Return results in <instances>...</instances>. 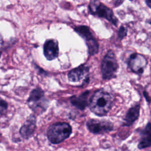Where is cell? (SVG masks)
<instances>
[{"mask_svg": "<svg viewBox=\"0 0 151 151\" xmlns=\"http://www.w3.org/2000/svg\"><path fill=\"white\" fill-rule=\"evenodd\" d=\"M3 44H4L3 38H2V37L1 36V35L0 34V57H1V55L2 54V48H3Z\"/></svg>", "mask_w": 151, "mask_h": 151, "instance_id": "obj_17", "label": "cell"}, {"mask_svg": "<svg viewBox=\"0 0 151 151\" xmlns=\"http://www.w3.org/2000/svg\"><path fill=\"white\" fill-rule=\"evenodd\" d=\"M146 3L147 5V6L151 8V1H146Z\"/></svg>", "mask_w": 151, "mask_h": 151, "instance_id": "obj_18", "label": "cell"}, {"mask_svg": "<svg viewBox=\"0 0 151 151\" xmlns=\"http://www.w3.org/2000/svg\"><path fill=\"white\" fill-rule=\"evenodd\" d=\"M149 23H150V25H151V21H150V22H149Z\"/></svg>", "mask_w": 151, "mask_h": 151, "instance_id": "obj_19", "label": "cell"}, {"mask_svg": "<svg viewBox=\"0 0 151 151\" xmlns=\"http://www.w3.org/2000/svg\"><path fill=\"white\" fill-rule=\"evenodd\" d=\"M147 64L145 56L138 53L132 54L129 58L128 65L130 69L134 73L141 74Z\"/></svg>", "mask_w": 151, "mask_h": 151, "instance_id": "obj_8", "label": "cell"}, {"mask_svg": "<svg viewBox=\"0 0 151 151\" xmlns=\"http://www.w3.org/2000/svg\"><path fill=\"white\" fill-rule=\"evenodd\" d=\"M71 133V126L65 122L55 123L50 126L47 130L48 140L54 145L63 142L68 138Z\"/></svg>", "mask_w": 151, "mask_h": 151, "instance_id": "obj_2", "label": "cell"}, {"mask_svg": "<svg viewBox=\"0 0 151 151\" xmlns=\"http://www.w3.org/2000/svg\"><path fill=\"white\" fill-rule=\"evenodd\" d=\"M113 104L111 96L103 90L96 91L89 102L90 110L99 116H103L110 110Z\"/></svg>", "mask_w": 151, "mask_h": 151, "instance_id": "obj_1", "label": "cell"}, {"mask_svg": "<svg viewBox=\"0 0 151 151\" xmlns=\"http://www.w3.org/2000/svg\"><path fill=\"white\" fill-rule=\"evenodd\" d=\"M140 107V104H137L129 109L124 119L123 126H132L134 123V122L137 120L139 116Z\"/></svg>", "mask_w": 151, "mask_h": 151, "instance_id": "obj_13", "label": "cell"}, {"mask_svg": "<svg viewBox=\"0 0 151 151\" xmlns=\"http://www.w3.org/2000/svg\"><path fill=\"white\" fill-rule=\"evenodd\" d=\"M8 103L0 97V114H4L8 109Z\"/></svg>", "mask_w": 151, "mask_h": 151, "instance_id": "obj_15", "label": "cell"}, {"mask_svg": "<svg viewBox=\"0 0 151 151\" xmlns=\"http://www.w3.org/2000/svg\"><path fill=\"white\" fill-rule=\"evenodd\" d=\"M90 13L100 18H104L111 22L113 25H117L118 20L114 15L113 11L99 1H91L88 5Z\"/></svg>", "mask_w": 151, "mask_h": 151, "instance_id": "obj_5", "label": "cell"}, {"mask_svg": "<svg viewBox=\"0 0 151 151\" xmlns=\"http://www.w3.org/2000/svg\"><path fill=\"white\" fill-rule=\"evenodd\" d=\"M74 30L85 40L89 54L93 55L97 54L99 51V44L93 37L89 27L86 25H80L76 27Z\"/></svg>", "mask_w": 151, "mask_h": 151, "instance_id": "obj_6", "label": "cell"}, {"mask_svg": "<svg viewBox=\"0 0 151 151\" xmlns=\"http://www.w3.org/2000/svg\"><path fill=\"white\" fill-rule=\"evenodd\" d=\"M28 107L35 113L40 114L45 111L48 106L44 91L40 87L33 89L27 100Z\"/></svg>", "mask_w": 151, "mask_h": 151, "instance_id": "obj_3", "label": "cell"}, {"mask_svg": "<svg viewBox=\"0 0 151 151\" xmlns=\"http://www.w3.org/2000/svg\"><path fill=\"white\" fill-rule=\"evenodd\" d=\"M90 91H87L80 96H73L70 98L71 104L80 110H84L88 104V97Z\"/></svg>", "mask_w": 151, "mask_h": 151, "instance_id": "obj_14", "label": "cell"}, {"mask_svg": "<svg viewBox=\"0 0 151 151\" xmlns=\"http://www.w3.org/2000/svg\"><path fill=\"white\" fill-rule=\"evenodd\" d=\"M37 119L34 114H30L24 123L19 130V134L24 139H29L32 137L36 129Z\"/></svg>", "mask_w": 151, "mask_h": 151, "instance_id": "obj_9", "label": "cell"}, {"mask_svg": "<svg viewBox=\"0 0 151 151\" xmlns=\"http://www.w3.org/2000/svg\"><path fill=\"white\" fill-rule=\"evenodd\" d=\"M86 126L90 132L95 134H103L113 129V123L105 120L90 119L87 122Z\"/></svg>", "mask_w": 151, "mask_h": 151, "instance_id": "obj_7", "label": "cell"}, {"mask_svg": "<svg viewBox=\"0 0 151 151\" xmlns=\"http://www.w3.org/2000/svg\"><path fill=\"white\" fill-rule=\"evenodd\" d=\"M127 35V29L123 26H121L118 31V36L120 39H123Z\"/></svg>", "mask_w": 151, "mask_h": 151, "instance_id": "obj_16", "label": "cell"}, {"mask_svg": "<svg viewBox=\"0 0 151 151\" xmlns=\"http://www.w3.org/2000/svg\"><path fill=\"white\" fill-rule=\"evenodd\" d=\"M89 67L84 64L71 70L68 74V78L70 81L77 82L80 81L84 76L88 74Z\"/></svg>", "mask_w": 151, "mask_h": 151, "instance_id": "obj_12", "label": "cell"}, {"mask_svg": "<svg viewBox=\"0 0 151 151\" xmlns=\"http://www.w3.org/2000/svg\"><path fill=\"white\" fill-rule=\"evenodd\" d=\"M43 51L44 55L47 60L51 61L56 58L58 56L59 53L57 41L53 39L47 40L44 44Z\"/></svg>", "mask_w": 151, "mask_h": 151, "instance_id": "obj_10", "label": "cell"}, {"mask_svg": "<svg viewBox=\"0 0 151 151\" xmlns=\"http://www.w3.org/2000/svg\"><path fill=\"white\" fill-rule=\"evenodd\" d=\"M141 138L137 147L139 149L151 146V122L148 123L140 133Z\"/></svg>", "mask_w": 151, "mask_h": 151, "instance_id": "obj_11", "label": "cell"}, {"mask_svg": "<svg viewBox=\"0 0 151 151\" xmlns=\"http://www.w3.org/2000/svg\"><path fill=\"white\" fill-rule=\"evenodd\" d=\"M118 67V63L114 53L113 51L109 50L104 57L101 64L103 78L110 80L115 77Z\"/></svg>", "mask_w": 151, "mask_h": 151, "instance_id": "obj_4", "label": "cell"}]
</instances>
